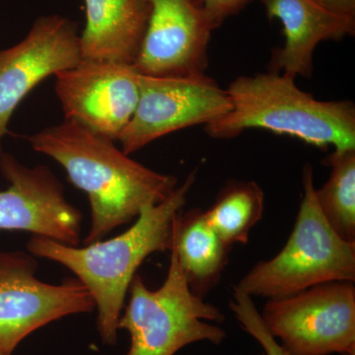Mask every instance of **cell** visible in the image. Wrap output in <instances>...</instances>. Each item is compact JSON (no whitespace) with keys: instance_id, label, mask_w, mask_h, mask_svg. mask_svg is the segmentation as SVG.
<instances>
[{"instance_id":"obj_1","label":"cell","mask_w":355,"mask_h":355,"mask_svg":"<svg viewBox=\"0 0 355 355\" xmlns=\"http://www.w3.org/2000/svg\"><path fill=\"white\" fill-rule=\"evenodd\" d=\"M28 140L35 151L60 163L70 183L87 195L92 222L86 245L137 219L144 207L163 202L178 187L176 177L140 164L112 140L74 121L64 120Z\"/></svg>"},{"instance_id":"obj_2","label":"cell","mask_w":355,"mask_h":355,"mask_svg":"<svg viewBox=\"0 0 355 355\" xmlns=\"http://www.w3.org/2000/svg\"><path fill=\"white\" fill-rule=\"evenodd\" d=\"M196 178L195 170L169 197L147 205L132 227L112 239L79 248L34 235L27 243L33 256L60 263L87 287L97 308V330L105 345H116L119 320L139 266L151 254L171 250L177 217Z\"/></svg>"},{"instance_id":"obj_3","label":"cell","mask_w":355,"mask_h":355,"mask_svg":"<svg viewBox=\"0 0 355 355\" xmlns=\"http://www.w3.org/2000/svg\"><path fill=\"white\" fill-rule=\"evenodd\" d=\"M294 81L270 71L237 77L226 89L232 109L205 125V132L214 139H233L250 128H263L319 148L355 149L354 103L319 101Z\"/></svg>"},{"instance_id":"obj_4","label":"cell","mask_w":355,"mask_h":355,"mask_svg":"<svg viewBox=\"0 0 355 355\" xmlns=\"http://www.w3.org/2000/svg\"><path fill=\"white\" fill-rule=\"evenodd\" d=\"M303 198L286 246L261 261L234 286L251 297L277 298L331 282H355V243L342 239L322 214L314 172L306 164Z\"/></svg>"},{"instance_id":"obj_5","label":"cell","mask_w":355,"mask_h":355,"mask_svg":"<svg viewBox=\"0 0 355 355\" xmlns=\"http://www.w3.org/2000/svg\"><path fill=\"white\" fill-rule=\"evenodd\" d=\"M128 292L130 300L118 324L130 336L127 355H175L191 343L220 345L226 338L223 329L209 323H223L225 317L191 291L174 246L162 286L150 291L135 275Z\"/></svg>"},{"instance_id":"obj_6","label":"cell","mask_w":355,"mask_h":355,"mask_svg":"<svg viewBox=\"0 0 355 355\" xmlns=\"http://www.w3.org/2000/svg\"><path fill=\"white\" fill-rule=\"evenodd\" d=\"M260 313L292 355H355L354 282H326L270 298Z\"/></svg>"},{"instance_id":"obj_7","label":"cell","mask_w":355,"mask_h":355,"mask_svg":"<svg viewBox=\"0 0 355 355\" xmlns=\"http://www.w3.org/2000/svg\"><path fill=\"white\" fill-rule=\"evenodd\" d=\"M37 261L24 252H0V352L11 355L42 327L69 315L92 312L95 302L77 277L60 284L37 279Z\"/></svg>"},{"instance_id":"obj_8","label":"cell","mask_w":355,"mask_h":355,"mask_svg":"<svg viewBox=\"0 0 355 355\" xmlns=\"http://www.w3.org/2000/svg\"><path fill=\"white\" fill-rule=\"evenodd\" d=\"M232 109L226 89L205 73L184 77L139 74V98L132 120L118 141L128 155L159 137L207 125Z\"/></svg>"},{"instance_id":"obj_9","label":"cell","mask_w":355,"mask_h":355,"mask_svg":"<svg viewBox=\"0 0 355 355\" xmlns=\"http://www.w3.org/2000/svg\"><path fill=\"white\" fill-rule=\"evenodd\" d=\"M55 77L65 121L112 141L118 140L139 103V73L135 67L81 60Z\"/></svg>"},{"instance_id":"obj_10","label":"cell","mask_w":355,"mask_h":355,"mask_svg":"<svg viewBox=\"0 0 355 355\" xmlns=\"http://www.w3.org/2000/svg\"><path fill=\"white\" fill-rule=\"evenodd\" d=\"M0 172L9 183L0 191V231H28L70 246L80 243L83 214L46 166L26 167L0 153Z\"/></svg>"},{"instance_id":"obj_11","label":"cell","mask_w":355,"mask_h":355,"mask_svg":"<svg viewBox=\"0 0 355 355\" xmlns=\"http://www.w3.org/2000/svg\"><path fill=\"white\" fill-rule=\"evenodd\" d=\"M151 9L135 69L141 76L205 73L216 25L202 0H150Z\"/></svg>"},{"instance_id":"obj_12","label":"cell","mask_w":355,"mask_h":355,"mask_svg":"<svg viewBox=\"0 0 355 355\" xmlns=\"http://www.w3.org/2000/svg\"><path fill=\"white\" fill-rule=\"evenodd\" d=\"M80 60L77 24L60 15L40 17L22 42L0 51V153L9 121L26 96L46 77Z\"/></svg>"},{"instance_id":"obj_13","label":"cell","mask_w":355,"mask_h":355,"mask_svg":"<svg viewBox=\"0 0 355 355\" xmlns=\"http://www.w3.org/2000/svg\"><path fill=\"white\" fill-rule=\"evenodd\" d=\"M270 19L284 26L286 43L272 50L268 71L295 78H309L313 55L323 41H340L354 36L355 17L331 12L312 0H261Z\"/></svg>"},{"instance_id":"obj_14","label":"cell","mask_w":355,"mask_h":355,"mask_svg":"<svg viewBox=\"0 0 355 355\" xmlns=\"http://www.w3.org/2000/svg\"><path fill=\"white\" fill-rule=\"evenodd\" d=\"M79 36L81 60L135 64L146 33L150 0H85Z\"/></svg>"},{"instance_id":"obj_15","label":"cell","mask_w":355,"mask_h":355,"mask_svg":"<svg viewBox=\"0 0 355 355\" xmlns=\"http://www.w3.org/2000/svg\"><path fill=\"white\" fill-rule=\"evenodd\" d=\"M173 246L191 291L205 297L220 280L230 248L210 226L205 211L198 209L180 212Z\"/></svg>"},{"instance_id":"obj_16","label":"cell","mask_w":355,"mask_h":355,"mask_svg":"<svg viewBox=\"0 0 355 355\" xmlns=\"http://www.w3.org/2000/svg\"><path fill=\"white\" fill-rule=\"evenodd\" d=\"M265 209V193L254 181H231L219 191L216 202L205 211L216 234L228 248L247 244L252 229Z\"/></svg>"},{"instance_id":"obj_17","label":"cell","mask_w":355,"mask_h":355,"mask_svg":"<svg viewBox=\"0 0 355 355\" xmlns=\"http://www.w3.org/2000/svg\"><path fill=\"white\" fill-rule=\"evenodd\" d=\"M328 181L315 190L322 214L342 239L355 243V149L334 150L324 158Z\"/></svg>"},{"instance_id":"obj_18","label":"cell","mask_w":355,"mask_h":355,"mask_svg":"<svg viewBox=\"0 0 355 355\" xmlns=\"http://www.w3.org/2000/svg\"><path fill=\"white\" fill-rule=\"evenodd\" d=\"M229 308L243 330L253 336L263 347V352L259 355H292L266 329L260 311L254 305L253 297L234 289L232 298L229 301Z\"/></svg>"},{"instance_id":"obj_19","label":"cell","mask_w":355,"mask_h":355,"mask_svg":"<svg viewBox=\"0 0 355 355\" xmlns=\"http://www.w3.org/2000/svg\"><path fill=\"white\" fill-rule=\"evenodd\" d=\"M205 9L216 27L230 16L239 13L252 0H202Z\"/></svg>"},{"instance_id":"obj_20","label":"cell","mask_w":355,"mask_h":355,"mask_svg":"<svg viewBox=\"0 0 355 355\" xmlns=\"http://www.w3.org/2000/svg\"><path fill=\"white\" fill-rule=\"evenodd\" d=\"M331 12L355 17V0H312Z\"/></svg>"},{"instance_id":"obj_21","label":"cell","mask_w":355,"mask_h":355,"mask_svg":"<svg viewBox=\"0 0 355 355\" xmlns=\"http://www.w3.org/2000/svg\"><path fill=\"white\" fill-rule=\"evenodd\" d=\"M0 355H7V354H1V352H0Z\"/></svg>"}]
</instances>
